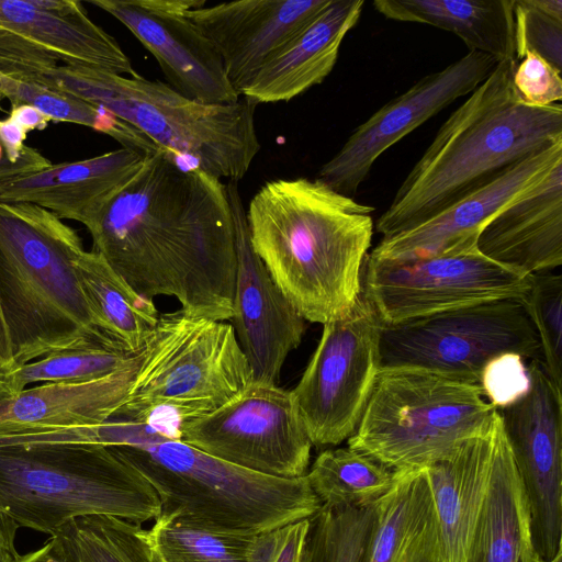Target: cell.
<instances>
[{"mask_svg":"<svg viewBox=\"0 0 562 562\" xmlns=\"http://www.w3.org/2000/svg\"><path fill=\"white\" fill-rule=\"evenodd\" d=\"M138 352L130 363L102 378L47 382L0 398V436L110 420L130 393Z\"/></svg>","mask_w":562,"mask_h":562,"instance_id":"obj_23","label":"cell"},{"mask_svg":"<svg viewBox=\"0 0 562 562\" xmlns=\"http://www.w3.org/2000/svg\"><path fill=\"white\" fill-rule=\"evenodd\" d=\"M497 409L479 383L415 367H381L348 447L393 472L425 469L486 431Z\"/></svg>","mask_w":562,"mask_h":562,"instance_id":"obj_9","label":"cell"},{"mask_svg":"<svg viewBox=\"0 0 562 562\" xmlns=\"http://www.w3.org/2000/svg\"><path fill=\"white\" fill-rule=\"evenodd\" d=\"M0 93L11 102V105H32L50 121L90 127L114 138L122 147L144 156L160 149L144 134L108 110L38 82L0 74Z\"/></svg>","mask_w":562,"mask_h":562,"instance_id":"obj_32","label":"cell"},{"mask_svg":"<svg viewBox=\"0 0 562 562\" xmlns=\"http://www.w3.org/2000/svg\"><path fill=\"white\" fill-rule=\"evenodd\" d=\"M176 438L256 473L306 475L313 447L291 391L251 381L214 411L182 423Z\"/></svg>","mask_w":562,"mask_h":562,"instance_id":"obj_13","label":"cell"},{"mask_svg":"<svg viewBox=\"0 0 562 562\" xmlns=\"http://www.w3.org/2000/svg\"><path fill=\"white\" fill-rule=\"evenodd\" d=\"M541 355L521 299H504L384 324L381 367L423 368L479 383L486 363L503 353Z\"/></svg>","mask_w":562,"mask_h":562,"instance_id":"obj_10","label":"cell"},{"mask_svg":"<svg viewBox=\"0 0 562 562\" xmlns=\"http://www.w3.org/2000/svg\"><path fill=\"white\" fill-rule=\"evenodd\" d=\"M330 0H239L186 12L217 50L241 95L259 70L299 35Z\"/></svg>","mask_w":562,"mask_h":562,"instance_id":"obj_19","label":"cell"},{"mask_svg":"<svg viewBox=\"0 0 562 562\" xmlns=\"http://www.w3.org/2000/svg\"><path fill=\"white\" fill-rule=\"evenodd\" d=\"M366 562H442L426 469L394 472L392 487L374 503Z\"/></svg>","mask_w":562,"mask_h":562,"instance_id":"obj_26","label":"cell"},{"mask_svg":"<svg viewBox=\"0 0 562 562\" xmlns=\"http://www.w3.org/2000/svg\"><path fill=\"white\" fill-rule=\"evenodd\" d=\"M3 158H4V151H3V148H2V146L0 144V162L3 160Z\"/></svg>","mask_w":562,"mask_h":562,"instance_id":"obj_50","label":"cell"},{"mask_svg":"<svg viewBox=\"0 0 562 562\" xmlns=\"http://www.w3.org/2000/svg\"><path fill=\"white\" fill-rule=\"evenodd\" d=\"M525 359L517 353H503L483 368L479 384L485 398L498 411L524 397L530 387Z\"/></svg>","mask_w":562,"mask_h":562,"instance_id":"obj_39","label":"cell"},{"mask_svg":"<svg viewBox=\"0 0 562 562\" xmlns=\"http://www.w3.org/2000/svg\"><path fill=\"white\" fill-rule=\"evenodd\" d=\"M373 211L307 178L269 181L250 200L246 216L252 249L305 321L324 325L355 305Z\"/></svg>","mask_w":562,"mask_h":562,"instance_id":"obj_2","label":"cell"},{"mask_svg":"<svg viewBox=\"0 0 562 562\" xmlns=\"http://www.w3.org/2000/svg\"><path fill=\"white\" fill-rule=\"evenodd\" d=\"M561 71L532 50H526L513 71L518 99L531 106H548L562 99Z\"/></svg>","mask_w":562,"mask_h":562,"instance_id":"obj_38","label":"cell"},{"mask_svg":"<svg viewBox=\"0 0 562 562\" xmlns=\"http://www.w3.org/2000/svg\"><path fill=\"white\" fill-rule=\"evenodd\" d=\"M383 325L362 289L345 316L323 325L318 345L291 391L313 446H337L355 432L381 368Z\"/></svg>","mask_w":562,"mask_h":562,"instance_id":"obj_11","label":"cell"},{"mask_svg":"<svg viewBox=\"0 0 562 562\" xmlns=\"http://www.w3.org/2000/svg\"><path fill=\"white\" fill-rule=\"evenodd\" d=\"M77 273L100 329L119 347L138 352L153 334L160 313L95 251H82Z\"/></svg>","mask_w":562,"mask_h":562,"instance_id":"obj_29","label":"cell"},{"mask_svg":"<svg viewBox=\"0 0 562 562\" xmlns=\"http://www.w3.org/2000/svg\"><path fill=\"white\" fill-rule=\"evenodd\" d=\"M231 323L162 313L138 352L130 393L111 419L145 422L176 435L190 419L223 405L251 382Z\"/></svg>","mask_w":562,"mask_h":562,"instance_id":"obj_8","label":"cell"},{"mask_svg":"<svg viewBox=\"0 0 562 562\" xmlns=\"http://www.w3.org/2000/svg\"><path fill=\"white\" fill-rule=\"evenodd\" d=\"M12 370L0 360V398L12 395L10 389V379Z\"/></svg>","mask_w":562,"mask_h":562,"instance_id":"obj_47","label":"cell"},{"mask_svg":"<svg viewBox=\"0 0 562 562\" xmlns=\"http://www.w3.org/2000/svg\"><path fill=\"white\" fill-rule=\"evenodd\" d=\"M363 4V0H330L259 70L240 97L256 105L289 101L319 85L335 67L341 43L359 21Z\"/></svg>","mask_w":562,"mask_h":562,"instance_id":"obj_25","label":"cell"},{"mask_svg":"<svg viewBox=\"0 0 562 562\" xmlns=\"http://www.w3.org/2000/svg\"><path fill=\"white\" fill-rule=\"evenodd\" d=\"M373 7L390 20L449 31L469 52L516 60L514 0H374Z\"/></svg>","mask_w":562,"mask_h":562,"instance_id":"obj_28","label":"cell"},{"mask_svg":"<svg viewBox=\"0 0 562 562\" xmlns=\"http://www.w3.org/2000/svg\"><path fill=\"white\" fill-rule=\"evenodd\" d=\"M19 555L15 544L0 548V562H15Z\"/></svg>","mask_w":562,"mask_h":562,"instance_id":"obj_48","label":"cell"},{"mask_svg":"<svg viewBox=\"0 0 562 562\" xmlns=\"http://www.w3.org/2000/svg\"><path fill=\"white\" fill-rule=\"evenodd\" d=\"M514 23L517 61L532 50L562 70L561 0H514Z\"/></svg>","mask_w":562,"mask_h":562,"instance_id":"obj_37","label":"cell"},{"mask_svg":"<svg viewBox=\"0 0 562 562\" xmlns=\"http://www.w3.org/2000/svg\"><path fill=\"white\" fill-rule=\"evenodd\" d=\"M63 442L113 447L151 485L161 512L246 535L313 517L322 504L306 475L281 479L220 460L145 422L110 419L68 428Z\"/></svg>","mask_w":562,"mask_h":562,"instance_id":"obj_4","label":"cell"},{"mask_svg":"<svg viewBox=\"0 0 562 562\" xmlns=\"http://www.w3.org/2000/svg\"><path fill=\"white\" fill-rule=\"evenodd\" d=\"M19 528L8 515L0 512V548L15 544Z\"/></svg>","mask_w":562,"mask_h":562,"instance_id":"obj_46","label":"cell"},{"mask_svg":"<svg viewBox=\"0 0 562 562\" xmlns=\"http://www.w3.org/2000/svg\"><path fill=\"white\" fill-rule=\"evenodd\" d=\"M136 353L104 346L53 352L13 370L10 389L15 394L35 382H80L102 378L130 363Z\"/></svg>","mask_w":562,"mask_h":562,"instance_id":"obj_35","label":"cell"},{"mask_svg":"<svg viewBox=\"0 0 562 562\" xmlns=\"http://www.w3.org/2000/svg\"><path fill=\"white\" fill-rule=\"evenodd\" d=\"M103 108L160 149L217 179L238 182L260 150L256 104L245 97L212 104L189 99L168 83L59 65L33 80Z\"/></svg>","mask_w":562,"mask_h":562,"instance_id":"obj_6","label":"cell"},{"mask_svg":"<svg viewBox=\"0 0 562 562\" xmlns=\"http://www.w3.org/2000/svg\"><path fill=\"white\" fill-rule=\"evenodd\" d=\"M15 562H66L54 549L49 539L38 549L19 555Z\"/></svg>","mask_w":562,"mask_h":562,"instance_id":"obj_44","label":"cell"},{"mask_svg":"<svg viewBox=\"0 0 562 562\" xmlns=\"http://www.w3.org/2000/svg\"><path fill=\"white\" fill-rule=\"evenodd\" d=\"M146 156L121 147L88 159L50 165L0 183V202L31 203L87 229L140 169Z\"/></svg>","mask_w":562,"mask_h":562,"instance_id":"obj_21","label":"cell"},{"mask_svg":"<svg viewBox=\"0 0 562 562\" xmlns=\"http://www.w3.org/2000/svg\"><path fill=\"white\" fill-rule=\"evenodd\" d=\"M27 133L10 117L0 119V144L4 157L12 164L18 162L27 146L24 144Z\"/></svg>","mask_w":562,"mask_h":562,"instance_id":"obj_42","label":"cell"},{"mask_svg":"<svg viewBox=\"0 0 562 562\" xmlns=\"http://www.w3.org/2000/svg\"><path fill=\"white\" fill-rule=\"evenodd\" d=\"M533 274L485 257L477 245L440 256L393 261L367 255L361 289L384 324L504 299H524Z\"/></svg>","mask_w":562,"mask_h":562,"instance_id":"obj_12","label":"cell"},{"mask_svg":"<svg viewBox=\"0 0 562 562\" xmlns=\"http://www.w3.org/2000/svg\"><path fill=\"white\" fill-rule=\"evenodd\" d=\"M536 329L543 367L554 386L562 382V277L543 271L533 274L528 294L521 299Z\"/></svg>","mask_w":562,"mask_h":562,"instance_id":"obj_36","label":"cell"},{"mask_svg":"<svg viewBox=\"0 0 562 562\" xmlns=\"http://www.w3.org/2000/svg\"><path fill=\"white\" fill-rule=\"evenodd\" d=\"M536 557L527 498L501 420L491 480L465 562H535Z\"/></svg>","mask_w":562,"mask_h":562,"instance_id":"obj_27","label":"cell"},{"mask_svg":"<svg viewBox=\"0 0 562 562\" xmlns=\"http://www.w3.org/2000/svg\"><path fill=\"white\" fill-rule=\"evenodd\" d=\"M528 371V393L497 412L527 498L535 552L549 561L562 550V393L538 358Z\"/></svg>","mask_w":562,"mask_h":562,"instance_id":"obj_15","label":"cell"},{"mask_svg":"<svg viewBox=\"0 0 562 562\" xmlns=\"http://www.w3.org/2000/svg\"><path fill=\"white\" fill-rule=\"evenodd\" d=\"M373 522L374 504L322 505L311 517L303 562H366Z\"/></svg>","mask_w":562,"mask_h":562,"instance_id":"obj_34","label":"cell"},{"mask_svg":"<svg viewBox=\"0 0 562 562\" xmlns=\"http://www.w3.org/2000/svg\"><path fill=\"white\" fill-rule=\"evenodd\" d=\"M479 250L522 274L562 265V160L482 228Z\"/></svg>","mask_w":562,"mask_h":562,"instance_id":"obj_22","label":"cell"},{"mask_svg":"<svg viewBox=\"0 0 562 562\" xmlns=\"http://www.w3.org/2000/svg\"><path fill=\"white\" fill-rule=\"evenodd\" d=\"M0 512L19 527L50 535L91 515L144 524L160 515L161 502L113 447L1 445Z\"/></svg>","mask_w":562,"mask_h":562,"instance_id":"obj_7","label":"cell"},{"mask_svg":"<svg viewBox=\"0 0 562 562\" xmlns=\"http://www.w3.org/2000/svg\"><path fill=\"white\" fill-rule=\"evenodd\" d=\"M499 414L484 432L463 440L426 469L438 519L442 562H465L492 474Z\"/></svg>","mask_w":562,"mask_h":562,"instance_id":"obj_24","label":"cell"},{"mask_svg":"<svg viewBox=\"0 0 562 562\" xmlns=\"http://www.w3.org/2000/svg\"><path fill=\"white\" fill-rule=\"evenodd\" d=\"M562 160V142L502 171L425 222L389 237L368 254L375 259L405 261L440 256L477 245L484 225L524 195Z\"/></svg>","mask_w":562,"mask_h":562,"instance_id":"obj_20","label":"cell"},{"mask_svg":"<svg viewBox=\"0 0 562 562\" xmlns=\"http://www.w3.org/2000/svg\"><path fill=\"white\" fill-rule=\"evenodd\" d=\"M82 251L77 232L50 211L0 202V310L16 367L67 349H122L87 301L75 265Z\"/></svg>","mask_w":562,"mask_h":562,"instance_id":"obj_5","label":"cell"},{"mask_svg":"<svg viewBox=\"0 0 562 562\" xmlns=\"http://www.w3.org/2000/svg\"><path fill=\"white\" fill-rule=\"evenodd\" d=\"M0 360L12 371L18 367L12 356L11 344L8 335V329L0 310Z\"/></svg>","mask_w":562,"mask_h":562,"instance_id":"obj_45","label":"cell"},{"mask_svg":"<svg viewBox=\"0 0 562 562\" xmlns=\"http://www.w3.org/2000/svg\"><path fill=\"white\" fill-rule=\"evenodd\" d=\"M306 477L322 505L366 507L389 492L394 482V472L347 447L321 452Z\"/></svg>","mask_w":562,"mask_h":562,"instance_id":"obj_31","label":"cell"},{"mask_svg":"<svg viewBox=\"0 0 562 562\" xmlns=\"http://www.w3.org/2000/svg\"><path fill=\"white\" fill-rule=\"evenodd\" d=\"M311 518L254 536L247 562H303Z\"/></svg>","mask_w":562,"mask_h":562,"instance_id":"obj_40","label":"cell"},{"mask_svg":"<svg viewBox=\"0 0 562 562\" xmlns=\"http://www.w3.org/2000/svg\"><path fill=\"white\" fill-rule=\"evenodd\" d=\"M4 98L2 97V94L0 93V109H1V102Z\"/></svg>","mask_w":562,"mask_h":562,"instance_id":"obj_51","label":"cell"},{"mask_svg":"<svg viewBox=\"0 0 562 562\" xmlns=\"http://www.w3.org/2000/svg\"><path fill=\"white\" fill-rule=\"evenodd\" d=\"M49 536L66 562H164L143 524L114 516L78 517Z\"/></svg>","mask_w":562,"mask_h":562,"instance_id":"obj_30","label":"cell"},{"mask_svg":"<svg viewBox=\"0 0 562 562\" xmlns=\"http://www.w3.org/2000/svg\"><path fill=\"white\" fill-rule=\"evenodd\" d=\"M164 562H247L256 535L221 531L161 512L148 529Z\"/></svg>","mask_w":562,"mask_h":562,"instance_id":"obj_33","label":"cell"},{"mask_svg":"<svg viewBox=\"0 0 562 562\" xmlns=\"http://www.w3.org/2000/svg\"><path fill=\"white\" fill-rule=\"evenodd\" d=\"M517 60H501L439 127L379 216L389 237L409 229L491 181L509 166L562 142V105L522 103Z\"/></svg>","mask_w":562,"mask_h":562,"instance_id":"obj_3","label":"cell"},{"mask_svg":"<svg viewBox=\"0 0 562 562\" xmlns=\"http://www.w3.org/2000/svg\"><path fill=\"white\" fill-rule=\"evenodd\" d=\"M236 244L232 326L250 366L251 381L277 384L291 351L304 336L306 321L280 291L254 251L237 182L228 181Z\"/></svg>","mask_w":562,"mask_h":562,"instance_id":"obj_18","label":"cell"},{"mask_svg":"<svg viewBox=\"0 0 562 562\" xmlns=\"http://www.w3.org/2000/svg\"><path fill=\"white\" fill-rule=\"evenodd\" d=\"M497 63L493 56L469 52L443 69L418 79L358 125L321 167L316 179L353 198L384 151L457 99L470 94Z\"/></svg>","mask_w":562,"mask_h":562,"instance_id":"obj_16","label":"cell"},{"mask_svg":"<svg viewBox=\"0 0 562 562\" xmlns=\"http://www.w3.org/2000/svg\"><path fill=\"white\" fill-rule=\"evenodd\" d=\"M50 165L52 162L38 150L27 146L23 157L18 162L12 164L5 157L0 162V183L19 176L40 171Z\"/></svg>","mask_w":562,"mask_h":562,"instance_id":"obj_41","label":"cell"},{"mask_svg":"<svg viewBox=\"0 0 562 562\" xmlns=\"http://www.w3.org/2000/svg\"><path fill=\"white\" fill-rule=\"evenodd\" d=\"M535 562H562V550H560L555 557L549 561H544L542 559H540L538 555L536 557V560Z\"/></svg>","mask_w":562,"mask_h":562,"instance_id":"obj_49","label":"cell"},{"mask_svg":"<svg viewBox=\"0 0 562 562\" xmlns=\"http://www.w3.org/2000/svg\"><path fill=\"white\" fill-rule=\"evenodd\" d=\"M8 117L18 123L26 133L43 131L50 122L37 109L27 104L11 105Z\"/></svg>","mask_w":562,"mask_h":562,"instance_id":"obj_43","label":"cell"},{"mask_svg":"<svg viewBox=\"0 0 562 562\" xmlns=\"http://www.w3.org/2000/svg\"><path fill=\"white\" fill-rule=\"evenodd\" d=\"M92 250L142 297H175L189 316L231 321L235 228L221 179L159 149L88 228Z\"/></svg>","mask_w":562,"mask_h":562,"instance_id":"obj_1","label":"cell"},{"mask_svg":"<svg viewBox=\"0 0 562 562\" xmlns=\"http://www.w3.org/2000/svg\"><path fill=\"white\" fill-rule=\"evenodd\" d=\"M120 21L156 58L171 86L203 103L227 104L240 95L206 36L186 15L204 0H89Z\"/></svg>","mask_w":562,"mask_h":562,"instance_id":"obj_17","label":"cell"},{"mask_svg":"<svg viewBox=\"0 0 562 562\" xmlns=\"http://www.w3.org/2000/svg\"><path fill=\"white\" fill-rule=\"evenodd\" d=\"M59 61L137 74L116 40L89 18L80 1L0 0V74L35 80Z\"/></svg>","mask_w":562,"mask_h":562,"instance_id":"obj_14","label":"cell"}]
</instances>
